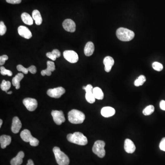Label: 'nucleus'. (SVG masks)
I'll list each match as a JSON object with an SVG mask.
<instances>
[{
    "label": "nucleus",
    "instance_id": "1",
    "mask_svg": "<svg viewBox=\"0 0 165 165\" xmlns=\"http://www.w3.org/2000/svg\"><path fill=\"white\" fill-rule=\"evenodd\" d=\"M69 121L73 124H81L85 119V116L83 112L78 110L73 109L68 113Z\"/></svg>",
    "mask_w": 165,
    "mask_h": 165
},
{
    "label": "nucleus",
    "instance_id": "2",
    "mask_svg": "<svg viewBox=\"0 0 165 165\" xmlns=\"http://www.w3.org/2000/svg\"><path fill=\"white\" fill-rule=\"evenodd\" d=\"M67 139L70 142L80 145H85L87 144V138L81 132H75L67 136Z\"/></svg>",
    "mask_w": 165,
    "mask_h": 165
},
{
    "label": "nucleus",
    "instance_id": "3",
    "mask_svg": "<svg viewBox=\"0 0 165 165\" xmlns=\"http://www.w3.org/2000/svg\"><path fill=\"white\" fill-rule=\"evenodd\" d=\"M117 38L122 41H129L134 39L135 33L133 31L126 28H120L116 32Z\"/></svg>",
    "mask_w": 165,
    "mask_h": 165
},
{
    "label": "nucleus",
    "instance_id": "4",
    "mask_svg": "<svg viewBox=\"0 0 165 165\" xmlns=\"http://www.w3.org/2000/svg\"><path fill=\"white\" fill-rule=\"evenodd\" d=\"M53 151L56 158L57 163L59 165H69L70 163L69 157L63 152L61 151L58 147H55Z\"/></svg>",
    "mask_w": 165,
    "mask_h": 165
},
{
    "label": "nucleus",
    "instance_id": "5",
    "mask_svg": "<svg viewBox=\"0 0 165 165\" xmlns=\"http://www.w3.org/2000/svg\"><path fill=\"white\" fill-rule=\"evenodd\" d=\"M105 145L106 143L104 141L97 140L95 142L92 148L93 153L100 158H103L106 155V151L104 149Z\"/></svg>",
    "mask_w": 165,
    "mask_h": 165
},
{
    "label": "nucleus",
    "instance_id": "6",
    "mask_svg": "<svg viewBox=\"0 0 165 165\" xmlns=\"http://www.w3.org/2000/svg\"><path fill=\"white\" fill-rule=\"evenodd\" d=\"M20 137L24 141L29 143L31 146H37L39 145V141L36 138L33 137L28 129L23 130L20 134Z\"/></svg>",
    "mask_w": 165,
    "mask_h": 165
},
{
    "label": "nucleus",
    "instance_id": "7",
    "mask_svg": "<svg viewBox=\"0 0 165 165\" xmlns=\"http://www.w3.org/2000/svg\"><path fill=\"white\" fill-rule=\"evenodd\" d=\"M64 58L69 62L72 63H76L79 60L78 54L72 50H67L63 52Z\"/></svg>",
    "mask_w": 165,
    "mask_h": 165
},
{
    "label": "nucleus",
    "instance_id": "8",
    "mask_svg": "<svg viewBox=\"0 0 165 165\" xmlns=\"http://www.w3.org/2000/svg\"><path fill=\"white\" fill-rule=\"evenodd\" d=\"M65 93V89L62 87H59L56 88H51L47 91L48 96L54 98H59Z\"/></svg>",
    "mask_w": 165,
    "mask_h": 165
},
{
    "label": "nucleus",
    "instance_id": "9",
    "mask_svg": "<svg viewBox=\"0 0 165 165\" xmlns=\"http://www.w3.org/2000/svg\"><path fill=\"white\" fill-rule=\"evenodd\" d=\"M83 89L86 91L85 98L87 101L90 104H93L96 101V99L93 94L94 88L91 84H88L86 86H84Z\"/></svg>",
    "mask_w": 165,
    "mask_h": 165
},
{
    "label": "nucleus",
    "instance_id": "10",
    "mask_svg": "<svg viewBox=\"0 0 165 165\" xmlns=\"http://www.w3.org/2000/svg\"><path fill=\"white\" fill-rule=\"evenodd\" d=\"M51 114H52L54 121L57 125H60L65 122V116L62 111L55 110V111H52Z\"/></svg>",
    "mask_w": 165,
    "mask_h": 165
},
{
    "label": "nucleus",
    "instance_id": "11",
    "mask_svg": "<svg viewBox=\"0 0 165 165\" xmlns=\"http://www.w3.org/2000/svg\"><path fill=\"white\" fill-rule=\"evenodd\" d=\"M23 104L28 110L33 112L37 108L38 102L35 99L26 98L23 100Z\"/></svg>",
    "mask_w": 165,
    "mask_h": 165
},
{
    "label": "nucleus",
    "instance_id": "12",
    "mask_svg": "<svg viewBox=\"0 0 165 165\" xmlns=\"http://www.w3.org/2000/svg\"><path fill=\"white\" fill-rule=\"evenodd\" d=\"M63 29L68 32L73 33L76 30V24L75 22L71 19H67L62 23Z\"/></svg>",
    "mask_w": 165,
    "mask_h": 165
},
{
    "label": "nucleus",
    "instance_id": "13",
    "mask_svg": "<svg viewBox=\"0 0 165 165\" xmlns=\"http://www.w3.org/2000/svg\"><path fill=\"white\" fill-rule=\"evenodd\" d=\"M19 35L26 39H29L32 36L31 32L27 27L24 26H20L18 29Z\"/></svg>",
    "mask_w": 165,
    "mask_h": 165
},
{
    "label": "nucleus",
    "instance_id": "14",
    "mask_svg": "<svg viewBox=\"0 0 165 165\" xmlns=\"http://www.w3.org/2000/svg\"><path fill=\"white\" fill-rule=\"evenodd\" d=\"M22 128V124L19 118L17 116H15L13 119L12 122V132L14 134H17L20 131Z\"/></svg>",
    "mask_w": 165,
    "mask_h": 165
},
{
    "label": "nucleus",
    "instance_id": "15",
    "mask_svg": "<svg viewBox=\"0 0 165 165\" xmlns=\"http://www.w3.org/2000/svg\"><path fill=\"white\" fill-rule=\"evenodd\" d=\"M124 150L128 153L132 154L135 151L136 147L134 142L130 139H126L124 142Z\"/></svg>",
    "mask_w": 165,
    "mask_h": 165
},
{
    "label": "nucleus",
    "instance_id": "16",
    "mask_svg": "<svg viewBox=\"0 0 165 165\" xmlns=\"http://www.w3.org/2000/svg\"><path fill=\"white\" fill-rule=\"evenodd\" d=\"M47 69H46L43 70L41 72L42 76H45V75L51 76L52 75V72L54 71L55 70L54 62L48 61L47 62Z\"/></svg>",
    "mask_w": 165,
    "mask_h": 165
},
{
    "label": "nucleus",
    "instance_id": "17",
    "mask_svg": "<svg viewBox=\"0 0 165 165\" xmlns=\"http://www.w3.org/2000/svg\"><path fill=\"white\" fill-rule=\"evenodd\" d=\"M103 63L105 65V71L109 73L111 71L112 67L114 64V60L112 57L107 56L104 59Z\"/></svg>",
    "mask_w": 165,
    "mask_h": 165
},
{
    "label": "nucleus",
    "instance_id": "18",
    "mask_svg": "<svg viewBox=\"0 0 165 165\" xmlns=\"http://www.w3.org/2000/svg\"><path fill=\"white\" fill-rule=\"evenodd\" d=\"M25 157L24 152L20 151L14 158L11 160L10 163L11 165H20L23 163V159Z\"/></svg>",
    "mask_w": 165,
    "mask_h": 165
},
{
    "label": "nucleus",
    "instance_id": "19",
    "mask_svg": "<svg viewBox=\"0 0 165 165\" xmlns=\"http://www.w3.org/2000/svg\"><path fill=\"white\" fill-rule=\"evenodd\" d=\"M101 115L105 117H109L114 115L115 110L110 107H106L102 108L101 110Z\"/></svg>",
    "mask_w": 165,
    "mask_h": 165
},
{
    "label": "nucleus",
    "instance_id": "20",
    "mask_svg": "<svg viewBox=\"0 0 165 165\" xmlns=\"http://www.w3.org/2000/svg\"><path fill=\"white\" fill-rule=\"evenodd\" d=\"M94 51H95V46L93 43L91 41L87 43L84 49L85 55L87 57L91 56L94 53Z\"/></svg>",
    "mask_w": 165,
    "mask_h": 165
},
{
    "label": "nucleus",
    "instance_id": "21",
    "mask_svg": "<svg viewBox=\"0 0 165 165\" xmlns=\"http://www.w3.org/2000/svg\"><path fill=\"white\" fill-rule=\"evenodd\" d=\"M12 140L11 137L10 136L3 135L0 137V144L2 149H5L6 148L7 145L10 144Z\"/></svg>",
    "mask_w": 165,
    "mask_h": 165
},
{
    "label": "nucleus",
    "instance_id": "22",
    "mask_svg": "<svg viewBox=\"0 0 165 165\" xmlns=\"http://www.w3.org/2000/svg\"><path fill=\"white\" fill-rule=\"evenodd\" d=\"M24 78V75L22 73H18L12 80V84L17 89H19L20 87V82Z\"/></svg>",
    "mask_w": 165,
    "mask_h": 165
},
{
    "label": "nucleus",
    "instance_id": "23",
    "mask_svg": "<svg viewBox=\"0 0 165 165\" xmlns=\"http://www.w3.org/2000/svg\"><path fill=\"white\" fill-rule=\"evenodd\" d=\"M32 18L37 26H40L42 23V18L41 13L38 10H34L32 12Z\"/></svg>",
    "mask_w": 165,
    "mask_h": 165
},
{
    "label": "nucleus",
    "instance_id": "24",
    "mask_svg": "<svg viewBox=\"0 0 165 165\" xmlns=\"http://www.w3.org/2000/svg\"><path fill=\"white\" fill-rule=\"evenodd\" d=\"M21 19L26 25L31 26L33 24V18L28 13H23L21 15Z\"/></svg>",
    "mask_w": 165,
    "mask_h": 165
},
{
    "label": "nucleus",
    "instance_id": "25",
    "mask_svg": "<svg viewBox=\"0 0 165 165\" xmlns=\"http://www.w3.org/2000/svg\"><path fill=\"white\" fill-rule=\"evenodd\" d=\"M93 94L96 99L101 100L104 98V93L102 91V89L99 87L94 88L93 89Z\"/></svg>",
    "mask_w": 165,
    "mask_h": 165
},
{
    "label": "nucleus",
    "instance_id": "26",
    "mask_svg": "<svg viewBox=\"0 0 165 165\" xmlns=\"http://www.w3.org/2000/svg\"><path fill=\"white\" fill-rule=\"evenodd\" d=\"M11 86V82L9 81H6L3 80L1 84V88L3 91L7 92V91L10 89Z\"/></svg>",
    "mask_w": 165,
    "mask_h": 165
},
{
    "label": "nucleus",
    "instance_id": "27",
    "mask_svg": "<svg viewBox=\"0 0 165 165\" xmlns=\"http://www.w3.org/2000/svg\"><path fill=\"white\" fill-rule=\"evenodd\" d=\"M145 81H146V78L145 76L144 75H140L136 80L134 84L136 86L139 87L142 85Z\"/></svg>",
    "mask_w": 165,
    "mask_h": 165
},
{
    "label": "nucleus",
    "instance_id": "28",
    "mask_svg": "<svg viewBox=\"0 0 165 165\" xmlns=\"http://www.w3.org/2000/svg\"><path fill=\"white\" fill-rule=\"evenodd\" d=\"M155 111V108L153 105L147 106L143 111V113L144 115L149 116L152 114Z\"/></svg>",
    "mask_w": 165,
    "mask_h": 165
},
{
    "label": "nucleus",
    "instance_id": "29",
    "mask_svg": "<svg viewBox=\"0 0 165 165\" xmlns=\"http://www.w3.org/2000/svg\"><path fill=\"white\" fill-rule=\"evenodd\" d=\"M152 67L155 70L158 72L161 71L163 70V64L160 62H156V61L153 63Z\"/></svg>",
    "mask_w": 165,
    "mask_h": 165
},
{
    "label": "nucleus",
    "instance_id": "30",
    "mask_svg": "<svg viewBox=\"0 0 165 165\" xmlns=\"http://www.w3.org/2000/svg\"><path fill=\"white\" fill-rule=\"evenodd\" d=\"M1 73L2 75H8V76H12L13 75V73L9 70L6 69L3 66H1L0 68Z\"/></svg>",
    "mask_w": 165,
    "mask_h": 165
},
{
    "label": "nucleus",
    "instance_id": "31",
    "mask_svg": "<svg viewBox=\"0 0 165 165\" xmlns=\"http://www.w3.org/2000/svg\"><path fill=\"white\" fill-rule=\"evenodd\" d=\"M6 31V27L2 21L0 22V35H4Z\"/></svg>",
    "mask_w": 165,
    "mask_h": 165
},
{
    "label": "nucleus",
    "instance_id": "32",
    "mask_svg": "<svg viewBox=\"0 0 165 165\" xmlns=\"http://www.w3.org/2000/svg\"><path fill=\"white\" fill-rule=\"evenodd\" d=\"M17 69L18 71L22 72L23 73H25V74H28V72H29V70H28V68H25L24 66H22V65H18L17 66Z\"/></svg>",
    "mask_w": 165,
    "mask_h": 165
},
{
    "label": "nucleus",
    "instance_id": "33",
    "mask_svg": "<svg viewBox=\"0 0 165 165\" xmlns=\"http://www.w3.org/2000/svg\"><path fill=\"white\" fill-rule=\"evenodd\" d=\"M8 57L7 55H4L0 57V65L2 66L5 63L6 61L8 60Z\"/></svg>",
    "mask_w": 165,
    "mask_h": 165
},
{
    "label": "nucleus",
    "instance_id": "34",
    "mask_svg": "<svg viewBox=\"0 0 165 165\" xmlns=\"http://www.w3.org/2000/svg\"><path fill=\"white\" fill-rule=\"evenodd\" d=\"M160 149L162 151H165V138H163L159 145Z\"/></svg>",
    "mask_w": 165,
    "mask_h": 165
},
{
    "label": "nucleus",
    "instance_id": "35",
    "mask_svg": "<svg viewBox=\"0 0 165 165\" xmlns=\"http://www.w3.org/2000/svg\"><path fill=\"white\" fill-rule=\"evenodd\" d=\"M28 70L32 74H35L37 72V69L36 67L33 65H32L30 67L28 68Z\"/></svg>",
    "mask_w": 165,
    "mask_h": 165
},
{
    "label": "nucleus",
    "instance_id": "36",
    "mask_svg": "<svg viewBox=\"0 0 165 165\" xmlns=\"http://www.w3.org/2000/svg\"><path fill=\"white\" fill-rule=\"evenodd\" d=\"M52 53L56 58L59 57L61 56V53L57 49H54V50H53Z\"/></svg>",
    "mask_w": 165,
    "mask_h": 165
},
{
    "label": "nucleus",
    "instance_id": "37",
    "mask_svg": "<svg viewBox=\"0 0 165 165\" xmlns=\"http://www.w3.org/2000/svg\"><path fill=\"white\" fill-rule=\"evenodd\" d=\"M6 1L8 3L12 4H18L22 2V0H6Z\"/></svg>",
    "mask_w": 165,
    "mask_h": 165
},
{
    "label": "nucleus",
    "instance_id": "38",
    "mask_svg": "<svg viewBox=\"0 0 165 165\" xmlns=\"http://www.w3.org/2000/svg\"><path fill=\"white\" fill-rule=\"evenodd\" d=\"M46 56L47 57L51 59H52V60L53 61H54L56 60V59H57L52 54V53H50V52H49V53H46Z\"/></svg>",
    "mask_w": 165,
    "mask_h": 165
},
{
    "label": "nucleus",
    "instance_id": "39",
    "mask_svg": "<svg viewBox=\"0 0 165 165\" xmlns=\"http://www.w3.org/2000/svg\"><path fill=\"white\" fill-rule=\"evenodd\" d=\"M160 108L162 110L165 111V101L164 100H161L160 103Z\"/></svg>",
    "mask_w": 165,
    "mask_h": 165
},
{
    "label": "nucleus",
    "instance_id": "40",
    "mask_svg": "<svg viewBox=\"0 0 165 165\" xmlns=\"http://www.w3.org/2000/svg\"><path fill=\"white\" fill-rule=\"evenodd\" d=\"M27 165H34L33 161L32 160H31V159H29V161H28V163L27 164Z\"/></svg>",
    "mask_w": 165,
    "mask_h": 165
},
{
    "label": "nucleus",
    "instance_id": "41",
    "mask_svg": "<svg viewBox=\"0 0 165 165\" xmlns=\"http://www.w3.org/2000/svg\"><path fill=\"white\" fill-rule=\"evenodd\" d=\"M2 119H1L0 120V127L1 128V127H2Z\"/></svg>",
    "mask_w": 165,
    "mask_h": 165
},
{
    "label": "nucleus",
    "instance_id": "42",
    "mask_svg": "<svg viewBox=\"0 0 165 165\" xmlns=\"http://www.w3.org/2000/svg\"><path fill=\"white\" fill-rule=\"evenodd\" d=\"M12 93H13V92H12V91H9V92H6V93H7V94H9V95H10V94H12Z\"/></svg>",
    "mask_w": 165,
    "mask_h": 165
}]
</instances>
